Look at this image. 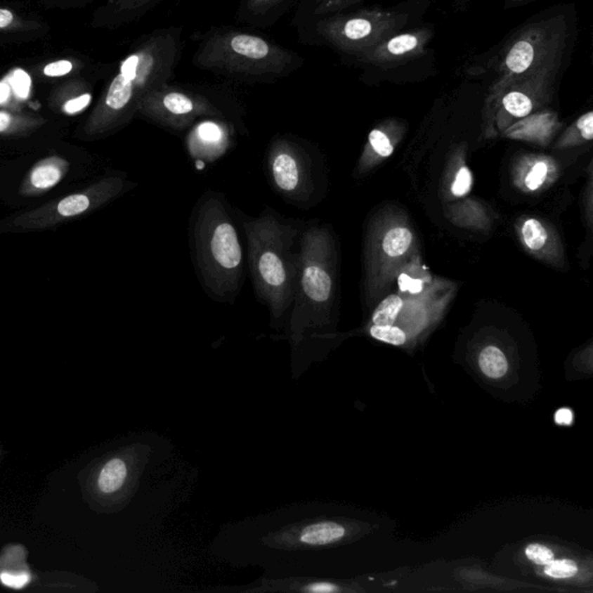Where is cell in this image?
<instances>
[{"instance_id":"13","label":"cell","mask_w":593,"mask_h":593,"mask_svg":"<svg viewBox=\"0 0 593 593\" xmlns=\"http://www.w3.org/2000/svg\"><path fill=\"white\" fill-rule=\"evenodd\" d=\"M65 162L57 157L39 162L30 173V185L37 190L53 188L63 178Z\"/></svg>"},{"instance_id":"36","label":"cell","mask_w":593,"mask_h":593,"mask_svg":"<svg viewBox=\"0 0 593 593\" xmlns=\"http://www.w3.org/2000/svg\"><path fill=\"white\" fill-rule=\"evenodd\" d=\"M12 21H13V14L11 13L8 10L0 8V28L10 26Z\"/></svg>"},{"instance_id":"40","label":"cell","mask_w":593,"mask_h":593,"mask_svg":"<svg viewBox=\"0 0 593 593\" xmlns=\"http://www.w3.org/2000/svg\"><path fill=\"white\" fill-rule=\"evenodd\" d=\"M136 1V6H146L148 5V7H151L153 4L157 1V0H135Z\"/></svg>"},{"instance_id":"29","label":"cell","mask_w":593,"mask_h":593,"mask_svg":"<svg viewBox=\"0 0 593 593\" xmlns=\"http://www.w3.org/2000/svg\"><path fill=\"white\" fill-rule=\"evenodd\" d=\"M400 290L403 292H408L412 294H419L423 291V282L421 280H416L407 274H401L398 278Z\"/></svg>"},{"instance_id":"12","label":"cell","mask_w":593,"mask_h":593,"mask_svg":"<svg viewBox=\"0 0 593 593\" xmlns=\"http://www.w3.org/2000/svg\"><path fill=\"white\" fill-rule=\"evenodd\" d=\"M346 534V528L334 521H320L308 525L301 530L298 540L308 546H325L341 540Z\"/></svg>"},{"instance_id":"20","label":"cell","mask_w":593,"mask_h":593,"mask_svg":"<svg viewBox=\"0 0 593 593\" xmlns=\"http://www.w3.org/2000/svg\"><path fill=\"white\" fill-rule=\"evenodd\" d=\"M370 334L373 339L382 341V342L389 343L392 346H403L407 341L405 333L399 327L393 326H378V325H373L370 328Z\"/></svg>"},{"instance_id":"1","label":"cell","mask_w":593,"mask_h":593,"mask_svg":"<svg viewBox=\"0 0 593 593\" xmlns=\"http://www.w3.org/2000/svg\"><path fill=\"white\" fill-rule=\"evenodd\" d=\"M247 239L248 264L255 294L278 321L290 310L299 267L303 228L267 208L242 223Z\"/></svg>"},{"instance_id":"7","label":"cell","mask_w":593,"mask_h":593,"mask_svg":"<svg viewBox=\"0 0 593 593\" xmlns=\"http://www.w3.org/2000/svg\"><path fill=\"white\" fill-rule=\"evenodd\" d=\"M267 175L284 201L306 210L317 194L314 164L306 143L290 136H277L268 148Z\"/></svg>"},{"instance_id":"35","label":"cell","mask_w":593,"mask_h":593,"mask_svg":"<svg viewBox=\"0 0 593 593\" xmlns=\"http://www.w3.org/2000/svg\"><path fill=\"white\" fill-rule=\"evenodd\" d=\"M573 421V412L571 409L561 408L555 412V422L560 425H571Z\"/></svg>"},{"instance_id":"15","label":"cell","mask_w":593,"mask_h":593,"mask_svg":"<svg viewBox=\"0 0 593 593\" xmlns=\"http://www.w3.org/2000/svg\"><path fill=\"white\" fill-rule=\"evenodd\" d=\"M478 366L485 376L491 379H500L508 372L509 363L502 350L489 346L480 353Z\"/></svg>"},{"instance_id":"4","label":"cell","mask_w":593,"mask_h":593,"mask_svg":"<svg viewBox=\"0 0 593 593\" xmlns=\"http://www.w3.org/2000/svg\"><path fill=\"white\" fill-rule=\"evenodd\" d=\"M332 241L320 226L303 228L299 240V267L290 330L299 339L307 330L319 326L333 299L334 275L330 267Z\"/></svg>"},{"instance_id":"30","label":"cell","mask_w":593,"mask_h":593,"mask_svg":"<svg viewBox=\"0 0 593 593\" xmlns=\"http://www.w3.org/2000/svg\"><path fill=\"white\" fill-rule=\"evenodd\" d=\"M576 128L585 141L593 139V112H587L577 119Z\"/></svg>"},{"instance_id":"28","label":"cell","mask_w":593,"mask_h":593,"mask_svg":"<svg viewBox=\"0 0 593 593\" xmlns=\"http://www.w3.org/2000/svg\"><path fill=\"white\" fill-rule=\"evenodd\" d=\"M0 580L5 587L21 589L27 583H30V577L28 573H3L0 575Z\"/></svg>"},{"instance_id":"17","label":"cell","mask_w":593,"mask_h":593,"mask_svg":"<svg viewBox=\"0 0 593 593\" xmlns=\"http://www.w3.org/2000/svg\"><path fill=\"white\" fill-rule=\"evenodd\" d=\"M403 300L398 294H389L377 306L373 313V325L391 326L396 322V318L403 310Z\"/></svg>"},{"instance_id":"26","label":"cell","mask_w":593,"mask_h":593,"mask_svg":"<svg viewBox=\"0 0 593 593\" xmlns=\"http://www.w3.org/2000/svg\"><path fill=\"white\" fill-rule=\"evenodd\" d=\"M547 173V165L542 162H537V164L532 167V169H530L528 176H526V181H525L526 187H528L530 190H537V189L540 188L542 183H544L545 180H546Z\"/></svg>"},{"instance_id":"14","label":"cell","mask_w":593,"mask_h":593,"mask_svg":"<svg viewBox=\"0 0 593 593\" xmlns=\"http://www.w3.org/2000/svg\"><path fill=\"white\" fill-rule=\"evenodd\" d=\"M128 475V468L122 459L109 460L100 471L98 486L105 494H112L121 489Z\"/></svg>"},{"instance_id":"16","label":"cell","mask_w":593,"mask_h":593,"mask_svg":"<svg viewBox=\"0 0 593 593\" xmlns=\"http://www.w3.org/2000/svg\"><path fill=\"white\" fill-rule=\"evenodd\" d=\"M412 234L408 228H396L389 230L382 240V249L387 256H401L412 245Z\"/></svg>"},{"instance_id":"27","label":"cell","mask_w":593,"mask_h":593,"mask_svg":"<svg viewBox=\"0 0 593 593\" xmlns=\"http://www.w3.org/2000/svg\"><path fill=\"white\" fill-rule=\"evenodd\" d=\"M362 0H319L315 13L327 14L346 10L348 7L360 3Z\"/></svg>"},{"instance_id":"39","label":"cell","mask_w":593,"mask_h":593,"mask_svg":"<svg viewBox=\"0 0 593 593\" xmlns=\"http://www.w3.org/2000/svg\"><path fill=\"white\" fill-rule=\"evenodd\" d=\"M507 6H517V5H524V4L532 3L535 0H504Z\"/></svg>"},{"instance_id":"37","label":"cell","mask_w":593,"mask_h":593,"mask_svg":"<svg viewBox=\"0 0 593 593\" xmlns=\"http://www.w3.org/2000/svg\"><path fill=\"white\" fill-rule=\"evenodd\" d=\"M12 126V116L7 112H0V133L5 132Z\"/></svg>"},{"instance_id":"21","label":"cell","mask_w":593,"mask_h":593,"mask_svg":"<svg viewBox=\"0 0 593 593\" xmlns=\"http://www.w3.org/2000/svg\"><path fill=\"white\" fill-rule=\"evenodd\" d=\"M578 573V567L573 561L568 560H552L545 566V573L552 578H571Z\"/></svg>"},{"instance_id":"10","label":"cell","mask_w":593,"mask_h":593,"mask_svg":"<svg viewBox=\"0 0 593 593\" xmlns=\"http://www.w3.org/2000/svg\"><path fill=\"white\" fill-rule=\"evenodd\" d=\"M562 64H554L514 80L505 86L491 103H497L500 114L507 119H524L535 107L549 99Z\"/></svg>"},{"instance_id":"8","label":"cell","mask_w":593,"mask_h":593,"mask_svg":"<svg viewBox=\"0 0 593 593\" xmlns=\"http://www.w3.org/2000/svg\"><path fill=\"white\" fill-rule=\"evenodd\" d=\"M408 21V15L400 12L362 10L320 21L318 32L339 51L360 57L401 32Z\"/></svg>"},{"instance_id":"32","label":"cell","mask_w":593,"mask_h":593,"mask_svg":"<svg viewBox=\"0 0 593 593\" xmlns=\"http://www.w3.org/2000/svg\"><path fill=\"white\" fill-rule=\"evenodd\" d=\"M89 103H91V96L84 94V96H78V98L67 101L64 106V110H65L66 114L72 115V114L82 112L83 109L89 106Z\"/></svg>"},{"instance_id":"23","label":"cell","mask_w":593,"mask_h":593,"mask_svg":"<svg viewBox=\"0 0 593 593\" xmlns=\"http://www.w3.org/2000/svg\"><path fill=\"white\" fill-rule=\"evenodd\" d=\"M369 142L372 146L373 150L384 158H387L393 153V145L389 137L380 131L378 129H374L370 132Z\"/></svg>"},{"instance_id":"38","label":"cell","mask_w":593,"mask_h":593,"mask_svg":"<svg viewBox=\"0 0 593 593\" xmlns=\"http://www.w3.org/2000/svg\"><path fill=\"white\" fill-rule=\"evenodd\" d=\"M11 96V86L6 82L0 83V105L7 103Z\"/></svg>"},{"instance_id":"19","label":"cell","mask_w":593,"mask_h":593,"mask_svg":"<svg viewBox=\"0 0 593 593\" xmlns=\"http://www.w3.org/2000/svg\"><path fill=\"white\" fill-rule=\"evenodd\" d=\"M91 197L87 195L76 194L63 198L57 205V212L62 217H73L84 214L91 208Z\"/></svg>"},{"instance_id":"2","label":"cell","mask_w":593,"mask_h":593,"mask_svg":"<svg viewBox=\"0 0 593 593\" xmlns=\"http://www.w3.org/2000/svg\"><path fill=\"white\" fill-rule=\"evenodd\" d=\"M190 241L205 292L217 301L233 303L244 278V249L223 195H202L191 217Z\"/></svg>"},{"instance_id":"24","label":"cell","mask_w":593,"mask_h":593,"mask_svg":"<svg viewBox=\"0 0 593 593\" xmlns=\"http://www.w3.org/2000/svg\"><path fill=\"white\" fill-rule=\"evenodd\" d=\"M471 185H473V178H471V171L464 166L459 169L458 174L455 176V182L452 185V194L457 197H464L471 191Z\"/></svg>"},{"instance_id":"33","label":"cell","mask_w":593,"mask_h":593,"mask_svg":"<svg viewBox=\"0 0 593 593\" xmlns=\"http://www.w3.org/2000/svg\"><path fill=\"white\" fill-rule=\"evenodd\" d=\"M301 590L305 592H337L339 591V587L335 584L328 583V582H314V583L306 584Z\"/></svg>"},{"instance_id":"5","label":"cell","mask_w":593,"mask_h":593,"mask_svg":"<svg viewBox=\"0 0 593 593\" xmlns=\"http://www.w3.org/2000/svg\"><path fill=\"white\" fill-rule=\"evenodd\" d=\"M202 69L241 76H282L299 64V57L263 37L224 32L208 37L195 55Z\"/></svg>"},{"instance_id":"31","label":"cell","mask_w":593,"mask_h":593,"mask_svg":"<svg viewBox=\"0 0 593 593\" xmlns=\"http://www.w3.org/2000/svg\"><path fill=\"white\" fill-rule=\"evenodd\" d=\"M72 63L69 60H57L44 67V74L48 77H62L71 72Z\"/></svg>"},{"instance_id":"9","label":"cell","mask_w":593,"mask_h":593,"mask_svg":"<svg viewBox=\"0 0 593 593\" xmlns=\"http://www.w3.org/2000/svg\"><path fill=\"white\" fill-rule=\"evenodd\" d=\"M138 112L150 122L174 131L190 128L202 117H224L211 100L169 84L150 91L139 103Z\"/></svg>"},{"instance_id":"34","label":"cell","mask_w":593,"mask_h":593,"mask_svg":"<svg viewBox=\"0 0 593 593\" xmlns=\"http://www.w3.org/2000/svg\"><path fill=\"white\" fill-rule=\"evenodd\" d=\"M280 0H248L247 8L253 13H261L275 6Z\"/></svg>"},{"instance_id":"25","label":"cell","mask_w":593,"mask_h":593,"mask_svg":"<svg viewBox=\"0 0 593 593\" xmlns=\"http://www.w3.org/2000/svg\"><path fill=\"white\" fill-rule=\"evenodd\" d=\"M525 554H526L528 560L532 561L535 564H539V566H546L548 562H551L554 559V553L552 549L540 544L528 545L525 549Z\"/></svg>"},{"instance_id":"18","label":"cell","mask_w":593,"mask_h":593,"mask_svg":"<svg viewBox=\"0 0 593 593\" xmlns=\"http://www.w3.org/2000/svg\"><path fill=\"white\" fill-rule=\"evenodd\" d=\"M524 242L530 251H539L544 247L547 241V232L540 221L537 219H528L521 228Z\"/></svg>"},{"instance_id":"6","label":"cell","mask_w":593,"mask_h":593,"mask_svg":"<svg viewBox=\"0 0 593 593\" xmlns=\"http://www.w3.org/2000/svg\"><path fill=\"white\" fill-rule=\"evenodd\" d=\"M566 18L552 17L521 27L504 43L495 58L496 71L491 96L505 86L554 64H562L567 48Z\"/></svg>"},{"instance_id":"11","label":"cell","mask_w":593,"mask_h":593,"mask_svg":"<svg viewBox=\"0 0 593 593\" xmlns=\"http://www.w3.org/2000/svg\"><path fill=\"white\" fill-rule=\"evenodd\" d=\"M434 32L426 27L399 32L363 53L358 60L364 64L389 69L422 57Z\"/></svg>"},{"instance_id":"22","label":"cell","mask_w":593,"mask_h":593,"mask_svg":"<svg viewBox=\"0 0 593 593\" xmlns=\"http://www.w3.org/2000/svg\"><path fill=\"white\" fill-rule=\"evenodd\" d=\"M11 89H13L15 96L20 99H27L30 96L32 80L23 70H15L10 78Z\"/></svg>"},{"instance_id":"3","label":"cell","mask_w":593,"mask_h":593,"mask_svg":"<svg viewBox=\"0 0 593 593\" xmlns=\"http://www.w3.org/2000/svg\"><path fill=\"white\" fill-rule=\"evenodd\" d=\"M181 53L178 30L152 34L141 48L123 60L119 72L109 85L100 129L126 122L152 89L169 84Z\"/></svg>"}]
</instances>
